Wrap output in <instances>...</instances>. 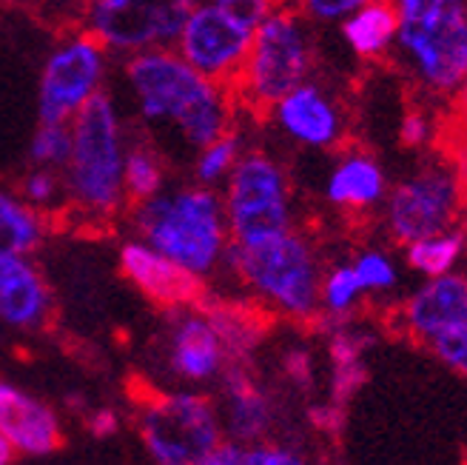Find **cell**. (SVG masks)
I'll return each mask as SVG.
<instances>
[{"instance_id":"6da1fadb","label":"cell","mask_w":467,"mask_h":465,"mask_svg":"<svg viewBox=\"0 0 467 465\" xmlns=\"http://www.w3.org/2000/svg\"><path fill=\"white\" fill-rule=\"evenodd\" d=\"M123 80L146 123H166L189 149H200L237 123V98L202 78L174 46L123 58Z\"/></svg>"},{"instance_id":"7a4b0ae2","label":"cell","mask_w":467,"mask_h":465,"mask_svg":"<svg viewBox=\"0 0 467 465\" xmlns=\"http://www.w3.org/2000/svg\"><path fill=\"white\" fill-rule=\"evenodd\" d=\"M137 238L182 269L208 280L225 263L231 246L223 195L214 185H182L131 206Z\"/></svg>"},{"instance_id":"3957f363","label":"cell","mask_w":467,"mask_h":465,"mask_svg":"<svg viewBox=\"0 0 467 465\" xmlns=\"http://www.w3.org/2000/svg\"><path fill=\"white\" fill-rule=\"evenodd\" d=\"M72 152L63 172L66 208L88 223L103 226L129 208L123 192L126 137L120 111L109 91L91 98L72 121Z\"/></svg>"},{"instance_id":"277c9868","label":"cell","mask_w":467,"mask_h":465,"mask_svg":"<svg viewBox=\"0 0 467 465\" xmlns=\"http://www.w3.org/2000/svg\"><path fill=\"white\" fill-rule=\"evenodd\" d=\"M223 266L268 314L294 322L319 317L322 263L314 243L294 226L251 246L231 243Z\"/></svg>"},{"instance_id":"5b68a950","label":"cell","mask_w":467,"mask_h":465,"mask_svg":"<svg viewBox=\"0 0 467 465\" xmlns=\"http://www.w3.org/2000/svg\"><path fill=\"white\" fill-rule=\"evenodd\" d=\"M396 55L436 100H456L467 80V0H393Z\"/></svg>"},{"instance_id":"8992f818","label":"cell","mask_w":467,"mask_h":465,"mask_svg":"<svg viewBox=\"0 0 467 465\" xmlns=\"http://www.w3.org/2000/svg\"><path fill=\"white\" fill-rule=\"evenodd\" d=\"M314 35L311 20L299 12L294 0H283L254 32L243 72L234 83L237 106L254 118H265L268 109L311 78Z\"/></svg>"},{"instance_id":"52a82bcc","label":"cell","mask_w":467,"mask_h":465,"mask_svg":"<svg viewBox=\"0 0 467 465\" xmlns=\"http://www.w3.org/2000/svg\"><path fill=\"white\" fill-rule=\"evenodd\" d=\"M134 414L140 443L160 465H205L223 439L217 400L202 391H146Z\"/></svg>"},{"instance_id":"ba28073f","label":"cell","mask_w":467,"mask_h":465,"mask_svg":"<svg viewBox=\"0 0 467 465\" xmlns=\"http://www.w3.org/2000/svg\"><path fill=\"white\" fill-rule=\"evenodd\" d=\"M220 195L234 246L260 243L294 226L288 174L279 160L263 149L243 152Z\"/></svg>"},{"instance_id":"9c48e42d","label":"cell","mask_w":467,"mask_h":465,"mask_svg":"<svg viewBox=\"0 0 467 465\" xmlns=\"http://www.w3.org/2000/svg\"><path fill=\"white\" fill-rule=\"evenodd\" d=\"M194 4L197 0H88L78 26L100 40L109 55L129 58L174 46Z\"/></svg>"},{"instance_id":"30bf717a","label":"cell","mask_w":467,"mask_h":465,"mask_svg":"<svg viewBox=\"0 0 467 465\" xmlns=\"http://www.w3.org/2000/svg\"><path fill=\"white\" fill-rule=\"evenodd\" d=\"M109 52L83 26L66 32L40 69L37 118L40 123H68L103 91Z\"/></svg>"},{"instance_id":"8fae6325","label":"cell","mask_w":467,"mask_h":465,"mask_svg":"<svg viewBox=\"0 0 467 465\" xmlns=\"http://www.w3.org/2000/svg\"><path fill=\"white\" fill-rule=\"evenodd\" d=\"M382 223L390 240L413 243L436 231L453 228L464 203L462 177L448 163H431L396 183L385 195Z\"/></svg>"},{"instance_id":"7c38bea8","label":"cell","mask_w":467,"mask_h":465,"mask_svg":"<svg viewBox=\"0 0 467 465\" xmlns=\"http://www.w3.org/2000/svg\"><path fill=\"white\" fill-rule=\"evenodd\" d=\"M251 40L254 29L243 26L240 20H234L212 0H197L174 40V49L202 78L234 89L251 49Z\"/></svg>"},{"instance_id":"4fadbf2b","label":"cell","mask_w":467,"mask_h":465,"mask_svg":"<svg viewBox=\"0 0 467 465\" xmlns=\"http://www.w3.org/2000/svg\"><path fill=\"white\" fill-rule=\"evenodd\" d=\"M117 263H120L126 280L162 312L200 306L202 297L208 294L202 277L182 269L180 263H174L166 254H160L140 238L126 240L120 246Z\"/></svg>"},{"instance_id":"5bb4252c","label":"cell","mask_w":467,"mask_h":465,"mask_svg":"<svg viewBox=\"0 0 467 465\" xmlns=\"http://www.w3.org/2000/svg\"><path fill=\"white\" fill-rule=\"evenodd\" d=\"M171 314V329L166 340V365L180 383L202 386L220 380L225 371L228 352L214 329V322L200 306L177 309Z\"/></svg>"},{"instance_id":"9a60e30c","label":"cell","mask_w":467,"mask_h":465,"mask_svg":"<svg viewBox=\"0 0 467 465\" xmlns=\"http://www.w3.org/2000/svg\"><path fill=\"white\" fill-rule=\"evenodd\" d=\"M265 118H271L294 143L308 149H334L345 137V114L339 103L311 78L285 91Z\"/></svg>"},{"instance_id":"2e32d148","label":"cell","mask_w":467,"mask_h":465,"mask_svg":"<svg viewBox=\"0 0 467 465\" xmlns=\"http://www.w3.org/2000/svg\"><path fill=\"white\" fill-rule=\"evenodd\" d=\"M55 314V294L32 254H0V322L17 332L46 329Z\"/></svg>"},{"instance_id":"e0dca14e","label":"cell","mask_w":467,"mask_h":465,"mask_svg":"<svg viewBox=\"0 0 467 465\" xmlns=\"http://www.w3.org/2000/svg\"><path fill=\"white\" fill-rule=\"evenodd\" d=\"M0 434L17 457H49L66 443L57 411L9 380H0Z\"/></svg>"},{"instance_id":"ac0fdd59","label":"cell","mask_w":467,"mask_h":465,"mask_svg":"<svg viewBox=\"0 0 467 465\" xmlns=\"http://www.w3.org/2000/svg\"><path fill=\"white\" fill-rule=\"evenodd\" d=\"M462 320H467V274L456 269L428 277L400 309L402 332L419 345Z\"/></svg>"},{"instance_id":"d6986e66","label":"cell","mask_w":467,"mask_h":465,"mask_svg":"<svg viewBox=\"0 0 467 465\" xmlns=\"http://www.w3.org/2000/svg\"><path fill=\"white\" fill-rule=\"evenodd\" d=\"M223 397L217 403L223 437L237 443L265 439L274 428V406L268 394L254 383L243 363H228L220 375Z\"/></svg>"},{"instance_id":"ffe728a7","label":"cell","mask_w":467,"mask_h":465,"mask_svg":"<svg viewBox=\"0 0 467 465\" xmlns=\"http://www.w3.org/2000/svg\"><path fill=\"white\" fill-rule=\"evenodd\" d=\"M388 195V177L382 163L368 152H348L325 183V197L342 212H373Z\"/></svg>"},{"instance_id":"44dd1931","label":"cell","mask_w":467,"mask_h":465,"mask_svg":"<svg viewBox=\"0 0 467 465\" xmlns=\"http://www.w3.org/2000/svg\"><path fill=\"white\" fill-rule=\"evenodd\" d=\"M200 309L214 322L231 363H243L254 352L256 343L263 340L268 329V317H271L263 306H256L251 297L234 300L231 303V300H212L205 294Z\"/></svg>"},{"instance_id":"7402d4cb","label":"cell","mask_w":467,"mask_h":465,"mask_svg":"<svg viewBox=\"0 0 467 465\" xmlns=\"http://www.w3.org/2000/svg\"><path fill=\"white\" fill-rule=\"evenodd\" d=\"M342 40L362 60H379L393 49L396 9L393 0H370L339 20Z\"/></svg>"},{"instance_id":"603a6c76","label":"cell","mask_w":467,"mask_h":465,"mask_svg":"<svg viewBox=\"0 0 467 465\" xmlns=\"http://www.w3.org/2000/svg\"><path fill=\"white\" fill-rule=\"evenodd\" d=\"M46 235H49V217L32 208L17 195V189L0 185V254H35Z\"/></svg>"},{"instance_id":"cb8c5ba5","label":"cell","mask_w":467,"mask_h":465,"mask_svg":"<svg viewBox=\"0 0 467 465\" xmlns=\"http://www.w3.org/2000/svg\"><path fill=\"white\" fill-rule=\"evenodd\" d=\"M166 189V163L151 143H131L123 154V192L129 208Z\"/></svg>"},{"instance_id":"d4e9b609","label":"cell","mask_w":467,"mask_h":465,"mask_svg":"<svg viewBox=\"0 0 467 465\" xmlns=\"http://www.w3.org/2000/svg\"><path fill=\"white\" fill-rule=\"evenodd\" d=\"M464 248H467L464 231L445 228V231H436V235L405 243V260L413 271L425 277H436V274L453 271L462 260Z\"/></svg>"},{"instance_id":"484cf974","label":"cell","mask_w":467,"mask_h":465,"mask_svg":"<svg viewBox=\"0 0 467 465\" xmlns=\"http://www.w3.org/2000/svg\"><path fill=\"white\" fill-rule=\"evenodd\" d=\"M245 152V134L243 129L234 123L231 129H225L220 137H214L212 143H205L197 149L194 157V177L200 185H223L225 177L231 174V169L237 166V160Z\"/></svg>"},{"instance_id":"4316f807","label":"cell","mask_w":467,"mask_h":465,"mask_svg":"<svg viewBox=\"0 0 467 465\" xmlns=\"http://www.w3.org/2000/svg\"><path fill=\"white\" fill-rule=\"evenodd\" d=\"M362 286L354 274V266L342 263L328 271H322V283H319V314L331 317V320H345L357 312L362 303Z\"/></svg>"},{"instance_id":"83f0119b","label":"cell","mask_w":467,"mask_h":465,"mask_svg":"<svg viewBox=\"0 0 467 465\" xmlns=\"http://www.w3.org/2000/svg\"><path fill=\"white\" fill-rule=\"evenodd\" d=\"M17 195L26 200L32 208H37L40 215L57 212L60 206H66V183L60 169L49 166H32L26 177L20 180Z\"/></svg>"},{"instance_id":"f1b7e54d","label":"cell","mask_w":467,"mask_h":465,"mask_svg":"<svg viewBox=\"0 0 467 465\" xmlns=\"http://www.w3.org/2000/svg\"><path fill=\"white\" fill-rule=\"evenodd\" d=\"M72 152V126L68 123H40L29 143L32 166L63 169Z\"/></svg>"},{"instance_id":"f546056e","label":"cell","mask_w":467,"mask_h":465,"mask_svg":"<svg viewBox=\"0 0 467 465\" xmlns=\"http://www.w3.org/2000/svg\"><path fill=\"white\" fill-rule=\"evenodd\" d=\"M354 274L362 286L365 294H388L400 283V274H396V263L388 258L382 248H365L354 258Z\"/></svg>"},{"instance_id":"4dcf8cb0","label":"cell","mask_w":467,"mask_h":465,"mask_svg":"<svg viewBox=\"0 0 467 465\" xmlns=\"http://www.w3.org/2000/svg\"><path fill=\"white\" fill-rule=\"evenodd\" d=\"M431 352L445 363L448 368L459 371V375L467 377V320L451 325L441 334H436L431 343H428Z\"/></svg>"},{"instance_id":"1f68e13d","label":"cell","mask_w":467,"mask_h":465,"mask_svg":"<svg viewBox=\"0 0 467 465\" xmlns=\"http://www.w3.org/2000/svg\"><path fill=\"white\" fill-rule=\"evenodd\" d=\"M302 454L288 446H276L265 443V439H256V443H243L240 465H302Z\"/></svg>"},{"instance_id":"d6a6232c","label":"cell","mask_w":467,"mask_h":465,"mask_svg":"<svg viewBox=\"0 0 467 465\" xmlns=\"http://www.w3.org/2000/svg\"><path fill=\"white\" fill-rule=\"evenodd\" d=\"M370 345V334L359 332V329H337L328 340V354L334 365H348V363H359L362 354Z\"/></svg>"},{"instance_id":"836d02e7","label":"cell","mask_w":467,"mask_h":465,"mask_svg":"<svg viewBox=\"0 0 467 465\" xmlns=\"http://www.w3.org/2000/svg\"><path fill=\"white\" fill-rule=\"evenodd\" d=\"M294 4L314 23H339L345 15L370 4V0H294Z\"/></svg>"},{"instance_id":"e575fe53","label":"cell","mask_w":467,"mask_h":465,"mask_svg":"<svg viewBox=\"0 0 467 465\" xmlns=\"http://www.w3.org/2000/svg\"><path fill=\"white\" fill-rule=\"evenodd\" d=\"M368 371H365V363H348V365H334V377H331V403L337 406H345L350 397H354V391L365 383Z\"/></svg>"},{"instance_id":"d590c367","label":"cell","mask_w":467,"mask_h":465,"mask_svg":"<svg viewBox=\"0 0 467 465\" xmlns=\"http://www.w3.org/2000/svg\"><path fill=\"white\" fill-rule=\"evenodd\" d=\"M431 137H433V121L428 118V111L422 109H413L408 111L402 123H400V141L402 146L408 149H422L431 143Z\"/></svg>"},{"instance_id":"8d00e7d4","label":"cell","mask_w":467,"mask_h":465,"mask_svg":"<svg viewBox=\"0 0 467 465\" xmlns=\"http://www.w3.org/2000/svg\"><path fill=\"white\" fill-rule=\"evenodd\" d=\"M86 428L88 434H95L98 439H109L120 428V417H117L111 408H98L86 414Z\"/></svg>"},{"instance_id":"74e56055","label":"cell","mask_w":467,"mask_h":465,"mask_svg":"<svg viewBox=\"0 0 467 465\" xmlns=\"http://www.w3.org/2000/svg\"><path fill=\"white\" fill-rule=\"evenodd\" d=\"M285 371L302 386H308L311 383V357L306 352H291L285 357Z\"/></svg>"},{"instance_id":"f35d334b","label":"cell","mask_w":467,"mask_h":465,"mask_svg":"<svg viewBox=\"0 0 467 465\" xmlns=\"http://www.w3.org/2000/svg\"><path fill=\"white\" fill-rule=\"evenodd\" d=\"M20 4H26V6H40L46 12H52V9H63V17L72 15L75 20L80 17V9L75 0H20Z\"/></svg>"},{"instance_id":"ab89813d","label":"cell","mask_w":467,"mask_h":465,"mask_svg":"<svg viewBox=\"0 0 467 465\" xmlns=\"http://www.w3.org/2000/svg\"><path fill=\"white\" fill-rule=\"evenodd\" d=\"M15 460H17V451L12 449L9 439L0 434V465H12Z\"/></svg>"},{"instance_id":"60d3db41","label":"cell","mask_w":467,"mask_h":465,"mask_svg":"<svg viewBox=\"0 0 467 465\" xmlns=\"http://www.w3.org/2000/svg\"><path fill=\"white\" fill-rule=\"evenodd\" d=\"M459 103H462V109L467 106V80H464V86H462V91H459V98H456Z\"/></svg>"},{"instance_id":"b9f144b4","label":"cell","mask_w":467,"mask_h":465,"mask_svg":"<svg viewBox=\"0 0 467 465\" xmlns=\"http://www.w3.org/2000/svg\"><path fill=\"white\" fill-rule=\"evenodd\" d=\"M75 4H78V9H80V12H83V6H86V4H88V0H75Z\"/></svg>"},{"instance_id":"7bdbcfd3","label":"cell","mask_w":467,"mask_h":465,"mask_svg":"<svg viewBox=\"0 0 467 465\" xmlns=\"http://www.w3.org/2000/svg\"><path fill=\"white\" fill-rule=\"evenodd\" d=\"M464 109H467V106H464Z\"/></svg>"}]
</instances>
